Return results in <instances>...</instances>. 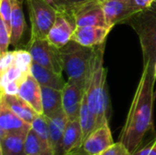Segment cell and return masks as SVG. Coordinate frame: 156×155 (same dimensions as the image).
<instances>
[{
	"label": "cell",
	"instance_id": "ba28073f",
	"mask_svg": "<svg viewBox=\"0 0 156 155\" xmlns=\"http://www.w3.org/2000/svg\"><path fill=\"white\" fill-rule=\"evenodd\" d=\"M77 26L69 11L58 10L54 25L50 28L47 39L58 48L67 45L73 36Z\"/></svg>",
	"mask_w": 156,
	"mask_h": 155
},
{
	"label": "cell",
	"instance_id": "7402d4cb",
	"mask_svg": "<svg viewBox=\"0 0 156 155\" xmlns=\"http://www.w3.org/2000/svg\"><path fill=\"white\" fill-rule=\"evenodd\" d=\"M31 128L38 136L43 153L42 155H54L52 153L50 140H49V131L46 117L43 114H38L31 123Z\"/></svg>",
	"mask_w": 156,
	"mask_h": 155
},
{
	"label": "cell",
	"instance_id": "8fae6325",
	"mask_svg": "<svg viewBox=\"0 0 156 155\" xmlns=\"http://www.w3.org/2000/svg\"><path fill=\"white\" fill-rule=\"evenodd\" d=\"M112 27L109 26H77L71 40L84 47L96 48L105 44L106 38Z\"/></svg>",
	"mask_w": 156,
	"mask_h": 155
},
{
	"label": "cell",
	"instance_id": "7c38bea8",
	"mask_svg": "<svg viewBox=\"0 0 156 155\" xmlns=\"http://www.w3.org/2000/svg\"><path fill=\"white\" fill-rule=\"evenodd\" d=\"M85 90L76 83L68 80L62 90V109L69 120H79L80 111Z\"/></svg>",
	"mask_w": 156,
	"mask_h": 155
},
{
	"label": "cell",
	"instance_id": "603a6c76",
	"mask_svg": "<svg viewBox=\"0 0 156 155\" xmlns=\"http://www.w3.org/2000/svg\"><path fill=\"white\" fill-rule=\"evenodd\" d=\"M79 121H80V127H81V130H82L83 140H85L97 128L96 116L92 113V111L89 108L88 101H87V97H86L85 93H84L82 102H81Z\"/></svg>",
	"mask_w": 156,
	"mask_h": 155
},
{
	"label": "cell",
	"instance_id": "d4e9b609",
	"mask_svg": "<svg viewBox=\"0 0 156 155\" xmlns=\"http://www.w3.org/2000/svg\"><path fill=\"white\" fill-rule=\"evenodd\" d=\"M14 54H15L14 64L25 74H29L33 63V58L30 52L27 49H16L14 50Z\"/></svg>",
	"mask_w": 156,
	"mask_h": 155
},
{
	"label": "cell",
	"instance_id": "d590c367",
	"mask_svg": "<svg viewBox=\"0 0 156 155\" xmlns=\"http://www.w3.org/2000/svg\"><path fill=\"white\" fill-rule=\"evenodd\" d=\"M154 78L156 79V61L154 63Z\"/></svg>",
	"mask_w": 156,
	"mask_h": 155
},
{
	"label": "cell",
	"instance_id": "4316f807",
	"mask_svg": "<svg viewBox=\"0 0 156 155\" xmlns=\"http://www.w3.org/2000/svg\"><path fill=\"white\" fill-rule=\"evenodd\" d=\"M11 45V31L4 20L0 18V55L8 51V47Z\"/></svg>",
	"mask_w": 156,
	"mask_h": 155
},
{
	"label": "cell",
	"instance_id": "2e32d148",
	"mask_svg": "<svg viewBox=\"0 0 156 155\" xmlns=\"http://www.w3.org/2000/svg\"><path fill=\"white\" fill-rule=\"evenodd\" d=\"M83 141L80 121L69 120L62 138L60 155L68 154L78 149H80L82 147Z\"/></svg>",
	"mask_w": 156,
	"mask_h": 155
},
{
	"label": "cell",
	"instance_id": "8992f818",
	"mask_svg": "<svg viewBox=\"0 0 156 155\" xmlns=\"http://www.w3.org/2000/svg\"><path fill=\"white\" fill-rule=\"evenodd\" d=\"M27 49L30 52L34 62L56 73L64 72L60 49L47 38H30Z\"/></svg>",
	"mask_w": 156,
	"mask_h": 155
},
{
	"label": "cell",
	"instance_id": "4dcf8cb0",
	"mask_svg": "<svg viewBox=\"0 0 156 155\" xmlns=\"http://www.w3.org/2000/svg\"><path fill=\"white\" fill-rule=\"evenodd\" d=\"M15 54L14 51H7L0 57V73L6 70L8 68L14 65Z\"/></svg>",
	"mask_w": 156,
	"mask_h": 155
},
{
	"label": "cell",
	"instance_id": "836d02e7",
	"mask_svg": "<svg viewBox=\"0 0 156 155\" xmlns=\"http://www.w3.org/2000/svg\"><path fill=\"white\" fill-rule=\"evenodd\" d=\"M65 155H89V154H87V153L83 151V149H82V147H81L80 149H78V150H76V151H74V152H72V153H68V154H65Z\"/></svg>",
	"mask_w": 156,
	"mask_h": 155
},
{
	"label": "cell",
	"instance_id": "d6a6232c",
	"mask_svg": "<svg viewBox=\"0 0 156 155\" xmlns=\"http://www.w3.org/2000/svg\"><path fill=\"white\" fill-rule=\"evenodd\" d=\"M130 2L140 10H144L153 6L154 0H130Z\"/></svg>",
	"mask_w": 156,
	"mask_h": 155
},
{
	"label": "cell",
	"instance_id": "484cf974",
	"mask_svg": "<svg viewBox=\"0 0 156 155\" xmlns=\"http://www.w3.org/2000/svg\"><path fill=\"white\" fill-rule=\"evenodd\" d=\"M27 74H25L23 71H21L15 64L8 68L4 72L0 73L1 79H0V87L4 86L9 82L13 81H22L23 79L27 76Z\"/></svg>",
	"mask_w": 156,
	"mask_h": 155
},
{
	"label": "cell",
	"instance_id": "6da1fadb",
	"mask_svg": "<svg viewBox=\"0 0 156 155\" xmlns=\"http://www.w3.org/2000/svg\"><path fill=\"white\" fill-rule=\"evenodd\" d=\"M154 67L144 66L142 77L134 93L119 142L134 153L144 143L145 137L154 131Z\"/></svg>",
	"mask_w": 156,
	"mask_h": 155
},
{
	"label": "cell",
	"instance_id": "277c9868",
	"mask_svg": "<svg viewBox=\"0 0 156 155\" xmlns=\"http://www.w3.org/2000/svg\"><path fill=\"white\" fill-rule=\"evenodd\" d=\"M137 33L143 51L144 66H154L156 61V8L139 11L127 22Z\"/></svg>",
	"mask_w": 156,
	"mask_h": 155
},
{
	"label": "cell",
	"instance_id": "ac0fdd59",
	"mask_svg": "<svg viewBox=\"0 0 156 155\" xmlns=\"http://www.w3.org/2000/svg\"><path fill=\"white\" fill-rule=\"evenodd\" d=\"M28 131L10 132L0 137L1 155H26L24 143Z\"/></svg>",
	"mask_w": 156,
	"mask_h": 155
},
{
	"label": "cell",
	"instance_id": "cb8c5ba5",
	"mask_svg": "<svg viewBox=\"0 0 156 155\" xmlns=\"http://www.w3.org/2000/svg\"><path fill=\"white\" fill-rule=\"evenodd\" d=\"M24 149L26 155H42L43 153L40 140L32 128L29 129L26 135Z\"/></svg>",
	"mask_w": 156,
	"mask_h": 155
},
{
	"label": "cell",
	"instance_id": "d6986e66",
	"mask_svg": "<svg viewBox=\"0 0 156 155\" xmlns=\"http://www.w3.org/2000/svg\"><path fill=\"white\" fill-rule=\"evenodd\" d=\"M0 100L5 103L23 121L31 125L32 122L38 115V113L18 95H5L0 94Z\"/></svg>",
	"mask_w": 156,
	"mask_h": 155
},
{
	"label": "cell",
	"instance_id": "4fadbf2b",
	"mask_svg": "<svg viewBox=\"0 0 156 155\" xmlns=\"http://www.w3.org/2000/svg\"><path fill=\"white\" fill-rule=\"evenodd\" d=\"M18 96L29 104L38 114H43L41 86L30 73L21 81Z\"/></svg>",
	"mask_w": 156,
	"mask_h": 155
},
{
	"label": "cell",
	"instance_id": "74e56055",
	"mask_svg": "<svg viewBox=\"0 0 156 155\" xmlns=\"http://www.w3.org/2000/svg\"><path fill=\"white\" fill-rule=\"evenodd\" d=\"M98 1H100L101 3H102V2H104V1H106V0H98Z\"/></svg>",
	"mask_w": 156,
	"mask_h": 155
},
{
	"label": "cell",
	"instance_id": "9a60e30c",
	"mask_svg": "<svg viewBox=\"0 0 156 155\" xmlns=\"http://www.w3.org/2000/svg\"><path fill=\"white\" fill-rule=\"evenodd\" d=\"M31 125L18 117L5 103L0 100V137L15 132L28 131Z\"/></svg>",
	"mask_w": 156,
	"mask_h": 155
},
{
	"label": "cell",
	"instance_id": "52a82bcc",
	"mask_svg": "<svg viewBox=\"0 0 156 155\" xmlns=\"http://www.w3.org/2000/svg\"><path fill=\"white\" fill-rule=\"evenodd\" d=\"M69 12L72 14L77 26H108L101 3L98 0H87L72 5Z\"/></svg>",
	"mask_w": 156,
	"mask_h": 155
},
{
	"label": "cell",
	"instance_id": "e575fe53",
	"mask_svg": "<svg viewBox=\"0 0 156 155\" xmlns=\"http://www.w3.org/2000/svg\"><path fill=\"white\" fill-rule=\"evenodd\" d=\"M68 1H69V4L71 5V6H72V5H75L83 3V2H85V1H87V0H68Z\"/></svg>",
	"mask_w": 156,
	"mask_h": 155
},
{
	"label": "cell",
	"instance_id": "1f68e13d",
	"mask_svg": "<svg viewBox=\"0 0 156 155\" xmlns=\"http://www.w3.org/2000/svg\"><path fill=\"white\" fill-rule=\"evenodd\" d=\"M46 1L49 3L52 6H54L58 11V10L70 11L71 5L69 3L68 0H46Z\"/></svg>",
	"mask_w": 156,
	"mask_h": 155
},
{
	"label": "cell",
	"instance_id": "ffe728a7",
	"mask_svg": "<svg viewBox=\"0 0 156 155\" xmlns=\"http://www.w3.org/2000/svg\"><path fill=\"white\" fill-rule=\"evenodd\" d=\"M26 27L27 24L20 2L18 0H12V16L10 22L11 45L14 47L18 46Z\"/></svg>",
	"mask_w": 156,
	"mask_h": 155
},
{
	"label": "cell",
	"instance_id": "3957f363",
	"mask_svg": "<svg viewBox=\"0 0 156 155\" xmlns=\"http://www.w3.org/2000/svg\"><path fill=\"white\" fill-rule=\"evenodd\" d=\"M59 49L63 62V71L66 73L68 80L76 83L85 90L94 63L97 47H84L70 40Z\"/></svg>",
	"mask_w": 156,
	"mask_h": 155
},
{
	"label": "cell",
	"instance_id": "8d00e7d4",
	"mask_svg": "<svg viewBox=\"0 0 156 155\" xmlns=\"http://www.w3.org/2000/svg\"><path fill=\"white\" fill-rule=\"evenodd\" d=\"M118 1H122V2H130V0H118Z\"/></svg>",
	"mask_w": 156,
	"mask_h": 155
},
{
	"label": "cell",
	"instance_id": "f546056e",
	"mask_svg": "<svg viewBox=\"0 0 156 155\" xmlns=\"http://www.w3.org/2000/svg\"><path fill=\"white\" fill-rule=\"evenodd\" d=\"M101 155H133L129 149L121 142L114 143Z\"/></svg>",
	"mask_w": 156,
	"mask_h": 155
},
{
	"label": "cell",
	"instance_id": "30bf717a",
	"mask_svg": "<svg viewBox=\"0 0 156 155\" xmlns=\"http://www.w3.org/2000/svg\"><path fill=\"white\" fill-rule=\"evenodd\" d=\"M114 143L109 123L97 127L83 142L82 149L89 155H101Z\"/></svg>",
	"mask_w": 156,
	"mask_h": 155
},
{
	"label": "cell",
	"instance_id": "f35d334b",
	"mask_svg": "<svg viewBox=\"0 0 156 155\" xmlns=\"http://www.w3.org/2000/svg\"><path fill=\"white\" fill-rule=\"evenodd\" d=\"M154 3H156V0H154Z\"/></svg>",
	"mask_w": 156,
	"mask_h": 155
},
{
	"label": "cell",
	"instance_id": "9c48e42d",
	"mask_svg": "<svg viewBox=\"0 0 156 155\" xmlns=\"http://www.w3.org/2000/svg\"><path fill=\"white\" fill-rule=\"evenodd\" d=\"M105 21L108 26L113 27L117 24L126 23L133 15L140 10L131 2L118 0H106L101 3Z\"/></svg>",
	"mask_w": 156,
	"mask_h": 155
},
{
	"label": "cell",
	"instance_id": "5bb4252c",
	"mask_svg": "<svg viewBox=\"0 0 156 155\" xmlns=\"http://www.w3.org/2000/svg\"><path fill=\"white\" fill-rule=\"evenodd\" d=\"M46 119L48 125L49 140L52 153L54 155H60L62 138L69 122V118L62 109L52 116L46 117Z\"/></svg>",
	"mask_w": 156,
	"mask_h": 155
},
{
	"label": "cell",
	"instance_id": "83f0119b",
	"mask_svg": "<svg viewBox=\"0 0 156 155\" xmlns=\"http://www.w3.org/2000/svg\"><path fill=\"white\" fill-rule=\"evenodd\" d=\"M12 16V0H0V18L10 28Z\"/></svg>",
	"mask_w": 156,
	"mask_h": 155
},
{
	"label": "cell",
	"instance_id": "5b68a950",
	"mask_svg": "<svg viewBox=\"0 0 156 155\" xmlns=\"http://www.w3.org/2000/svg\"><path fill=\"white\" fill-rule=\"evenodd\" d=\"M31 24L30 38H47L58 10L46 0H27Z\"/></svg>",
	"mask_w": 156,
	"mask_h": 155
},
{
	"label": "cell",
	"instance_id": "44dd1931",
	"mask_svg": "<svg viewBox=\"0 0 156 155\" xmlns=\"http://www.w3.org/2000/svg\"><path fill=\"white\" fill-rule=\"evenodd\" d=\"M43 115L50 117L62 110V90L41 86Z\"/></svg>",
	"mask_w": 156,
	"mask_h": 155
},
{
	"label": "cell",
	"instance_id": "7a4b0ae2",
	"mask_svg": "<svg viewBox=\"0 0 156 155\" xmlns=\"http://www.w3.org/2000/svg\"><path fill=\"white\" fill-rule=\"evenodd\" d=\"M103 51L104 44L97 47L94 63L85 89L89 108L97 119V127L109 123L111 116L106 80L107 69L103 67Z\"/></svg>",
	"mask_w": 156,
	"mask_h": 155
},
{
	"label": "cell",
	"instance_id": "e0dca14e",
	"mask_svg": "<svg viewBox=\"0 0 156 155\" xmlns=\"http://www.w3.org/2000/svg\"><path fill=\"white\" fill-rule=\"evenodd\" d=\"M30 74L37 79L40 86L62 90L67 83V81L63 79L62 74L56 73L34 61L30 69Z\"/></svg>",
	"mask_w": 156,
	"mask_h": 155
},
{
	"label": "cell",
	"instance_id": "f1b7e54d",
	"mask_svg": "<svg viewBox=\"0 0 156 155\" xmlns=\"http://www.w3.org/2000/svg\"><path fill=\"white\" fill-rule=\"evenodd\" d=\"M133 155H156V135L151 137Z\"/></svg>",
	"mask_w": 156,
	"mask_h": 155
}]
</instances>
